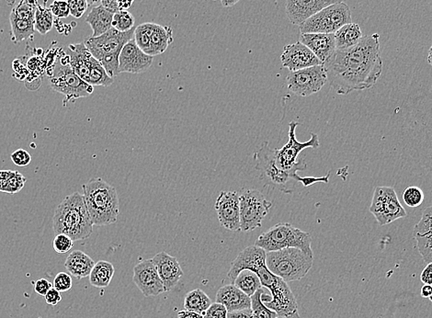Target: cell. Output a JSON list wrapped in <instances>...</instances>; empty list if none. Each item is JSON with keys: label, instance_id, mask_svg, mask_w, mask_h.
I'll return each mask as SVG.
<instances>
[{"label": "cell", "instance_id": "6da1fadb", "mask_svg": "<svg viewBox=\"0 0 432 318\" xmlns=\"http://www.w3.org/2000/svg\"><path fill=\"white\" fill-rule=\"evenodd\" d=\"M323 66L338 95L373 88L383 73L380 35H365L352 47L336 49Z\"/></svg>", "mask_w": 432, "mask_h": 318}, {"label": "cell", "instance_id": "7a4b0ae2", "mask_svg": "<svg viewBox=\"0 0 432 318\" xmlns=\"http://www.w3.org/2000/svg\"><path fill=\"white\" fill-rule=\"evenodd\" d=\"M267 252L262 247L249 246L242 250L231 264L227 273L230 284L242 271L249 270L256 273L262 282V286L270 291L271 298L265 302L268 308L276 312L281 317L300 318L299 317L297 302L288 282L271 273L266 264Z\"/></svg>", "mask_w": 432, "mask_h": 318}, {"label": "cell", "instance_id": "3957f363", "mask_svg": "<svg viewBox=\"0 0 432 318\" xmlns=\"http://www.w3.org/2000/svg\"><path fill=\"white\" fill-rule=\"evenodd\" d=\"M53 229L56 235L65 234L73 241L85 240L93 232V223L80 192L69 195L54 210Z\"/></svg>", "mask_w": 432, "mask_h": 318}, {"label": "cell", "instance_id": "277c9868", "mask_svg": "<svg viewBox=\"0 0 432 318\" xmlns=\"http://www.w3.org/2000/svg\"><path fill=\"white\" fill-rule=\"evenodd\" d=\"M83 196L93 225L115 224L119 216V198L115 188L100 178L89 179L82 186Z\"/></svg>", "mask_w": 432, "mask_h": 318}, {"label": "cell", "instance_id": "5b68a950", "mask_svg": "<svg viewBox=\"0 0 432 318\" xmlns=\"http://www.w3.org/2000/svg\"><path fill=\"white\" fill-rule=\"evenodd\" d=\"M135 30L126 32L117 31L114 28L98 37H91L85 40V45L104 67L109 76L115 78L119 72V56L122 47L134 39Z\"/></svg>", "mask_w": 432, "mask_h": 318}, {"label": "cell", "instance_id": "8992f818", "mask_svg": "<svg viewBox=\"0 0 432 318\" xmlns=\"http://www.w3.org/2000/svg\"><path fill=\"white\" fill-rule=\"evenodd\" d=\"M313 263L314 256L296 247L267 252L266 256L269 270L286 282L303 279L311 270Z\"/></svg>", "mask_w": 432, "mask_h": 318}, {"label": "cell", "instance_id": "52a82bcc", "mask_svg": "<svg viewBox=\"0 0 432 318\" xmlns=\"http://www.w3.org/2000/svg\"><path fill=\"white\" fill-rule=\"evenodd\" d=\"M255 246L262 247L266 252L296 247L314 256L310 234L304 232L288 223H279L262 234L258 238Z\"/></svg>", "mask_w": 432, "mask_h": 318}, {"label": "cell", "instance_id": "ba28073f", "mask_svg": "<svg viewBox=\"0 0 432 318\" xmlns=\"http://www.w3.org/2000/svg\"><path fill=\"white\" fill-rule=\"evenodd\" d=\"M65 58L59 60L54 66L52 76L49 78L51 88L66 97V100H76L80 98L91 96L94 91V87L89 85L81 80L69 64V56L67 61Z\"/></svg>", "mask_w": 432, "mask_h": 318}, {"label": "cell", "instance_id": "9c48e42d", "mask_svg": "<svg viewBox=\"0 0 432 318\" xmlns=\"http://www.w3.org/2000/svg\"><path fill=\"white\" fill-rule=\"evenodd\" d=\"M352 23V12L343 3L332 5L307 19L299 25L301 34H335L341 27Z\"/></svg>", "mask_w": 432, "mask_h": 318}, {"label": "cell", "instance_id": "30bf717a", "mask_svg": "<svg viewBox=\"0 0 432 318\" xmlns=\"http://www.w3.org/2000/svg\"><path fill=\"white\" fill-rule=\"evenodd\" d=\"M238 194L242 232H251L262 227L273 203L258 190L243 189Z\"/></svg>", "mask_w": 432, "mask_h": 318}, {"label": "cell", "instance_id": "8fae6325", "mask_svg": "<svg viewBox=\"0 0 432 318\" xmlns=\"http://www.w3.org/2000/svg\"><path fill=\"white\" fill-rule=\"evenodd\" d=\"M299 126V122H291L289 124V140L286 145L282 146L281 149H275L276 164L280 170L288 171V172L293 174L297 173L298 171L306 170V163L304 159H299V154L304 149L306 148H319L320 142L319 135L317 134H311L310 139L306 142H299L296 139L295 130Z\"/></svg>", "mask_w": 432, "mask_h": 318}, {"label": "cell", "instance_id": "7c38bea8", "mask_svg": "<svg viewBox=\"0 0 432 318\" xmlns=\"http://www.w3.org/2000/svg\"><path fill=\"white\" fill-rule=\"evenodd\" d=\"M253 159L255 168L259 171L260 179L284 194H292L293 190L288 188L287 184L290 181H295L297 174L293 175L277 167L275 149L271 148L269 144L266 142L254 154Z\"/></svg>", "mask_w": 432, "mask_h": 318}, {"label": "cell", "instance_id": "4fadbf2b", "mask_svg": "<svg viewBox=\"0 0 432 318\" xmlns=\"http://www.w3.org/2000/svg\"><path fill=\"white\" fill-rule=\"evenodd\" d=\"M370 212L380 225H389L407 216L393 187L376 188Z\"/></svg>", "mask_w": 432, "mask_h": 318}, {"label": "cell", "instance_id": "5bb4252c", "mask_svg": "<svg viewBox=\"0 0 432 318\" xmlns=\"http://www.w3.org/2000/svg\"><path fill=\"white\" fill-rule=\"evenodd\" d=\"M327 82V71L323 65L290 72L286 78L288 89L301 97L317 93Z\"/></svg>", "mask_w": 432, "mask_h": 318}, {"label": "cell", "instance_id": "9a60e30c", "mask_svg": "<svg viewBox=\"0 0 432 318\" xmlns=\"http://www.w3.org/2000/svg\"><path fill=\"white\" fill-rule=\"evenodd\" d=\"M220 225L233 232L241 231L238 192H222L214 205Z\"/></svg>", "mask_w": 432, "mask_h": 318}, {"label": "cell", "instance_id": "2e32d148", "mask_svg": "<svg viewBox=\"0 0 432 318\" xmlns=\"http://www.w3.org/2000/svg\"><path fill=\"white\" fill-rule=\"evenodd\" d=\"M133 281L146 297L166 293L164 284L152 260H143L135 266Z\"/></svg>", "mask_w": 432, "mask_h": 318}, {"label": "cell", "instance_id": "e0dca14e", "mask_svg": "<svg viewBox=\"0 0 432 318\" xmlns=\"http://www.w3.org/2000/svg\"><path fill=\"white\" fill-rule=\"evenodd\" d=\"M153 61L154 56L144 53L135 39H132L122 47L120 54L119 72L142 74L150 69Z\"/></svg>", "mask_w": 432, "mask_h": 318}, {"label": "cell", "instance_id": "ac0fdd59", "mask_svg": "<svg viewBox=\"0 0 432 318\" xmlns=\"http://www.w3.org/2000/svg\"><path fill=\"white\" fill-rule=\"evenodd\" d=\"M343 2L345 0H286L285 12L290 23L299 26L326 8Z\"/></svg>", "mask_w": 432, "mask_h": 318}, {"label": "cell", "instance_id": "d6986e66", "mask_svg": "<svg viewBox=\"0 0 432 318\" xmlns=\"http://www.w3.org/2000/svg\"><path fill=\"white\" fill-rule=\"evenodd\" d=\"M281 62L282 67L289 69L291 72L323 65L313 52L300 41L284 46Z\"/></svg>", "mask_w": 432, "mask_h": 318}, {"label": "cell", "instance_id": "ffe728a7", "mask_svg": "<svg viewBox=\"0 0 432 318\" xmlns=\"http://www.w3.org/2000/svg\"><path fill=\"white\" fill-rule=\"evenodd\" d=\"M152 262L156 266L157 273L164 284L166 292H170L183 276V271L178 260L168 254L167 252H160L152 259Z\"/></svg>", "mask_w": 432, "mask_h": 318}, {"label": "cell", "instance_id": "44dd1931", "mask_svg": "<svg viewBox=\"0 0 432 318\" xmlns=\"http://www.w3.org/2000/svg\"><path fill=\"white\" fill-rule=\"evenodd\" d=\"M413 236L421 257L426 262H432V206L424 210L420 221L415 225Z\"/></svg>", "mask_w": 432, "mask_h": 318}, {"label": "cell", "instance_id": "7402d4cb", "mask_svg": "<svg viewBox=\"0 0 432 318\" xmlns=\"http://www.w3.org/2000/svg\"><path fill=\"white\" fill-rule=\"evenodd\" d=\"M300 42L307 46L324 64L336 51L334 34H301Z\"/></svg>", "mask_w": 432, "mask_h": 318}, {"label": "cell", "instance_id": "603a6c76", "mask_svg": "<svg viewBox=\"0 0 432 318\" xmlns=\"http://www.w3.org/2000/svg\"><path fill=\"white\" fill-rule=\"evenodd\" d=\"M69 64L73 71L81 78V80L89 82V71H91V64L93 56L87 48L85 43H80L75 45H69Z\"/></svg>", "mask_w": 432, "mask_h": 318}, {"label": "cell", "instance_id": "cb8c5ba5", "mask_svg": "<svg viewBox=\"0 0 432 318\" xmlns=\"http://www.w3.org/2000/svg\"><path fill=\"white\" fill-rule=\"evenodd\" d=\"M216 303L222 304L228 313L251 308V299L235 284L225 285L216 293Z\"/></svg>", "mask_w": 432, "mask_h": 318}, {"label": "cell", "instance_id": "d4e9b609", "mask_svg": "<svg viewBox=\"0 0 432 318\" xmlns=\"http://www.w3.org/2000/svg\"><path fill=\"white\" fill-rule=\"evenodd\" d=\"M96 262L81 250H74L67 258L65 267L73 277L78 280L91 275Z\"/></svg>", "mask_w": 432, "mask_h": 318}, {"label": "cell", "instance_id": "484cf974", "mask_svg": "<svg viewBox=\"0 0 432 318\" xmlns=\"http://www.w3.org/2000/svg\"><path fill=\"white\" fill-rule=\"evenodd\" d=\"M113 15L102 5L92 8L86 18V23H89L93 32L92 37L100 36L113 28Z\"/></svg>", "mask_w": 432, "mask_h": 318}, {"label": "cell", "instance_id": "4316f807", "mask_svg": "<svg viewBox=\"0 0 432 318\" xmlns=\"http://www.w3.org/2000/svg\"><path fill=\"white\" fill-rule=\"evenodd\" d=\"M173 41V30L171 27L154 23L151 32L150 56H156L165 53Z\"/></svg>", "mask_w": 432, "mask_h": 318}, {"label": "cell", "instance_id": "83f0119b", "mask_svg": "<svg viewBox=\"0 0 432 318\" xmlns=\"http://www.w3.org/2000/svg\"><path fill=\"white\" fill-rule=\"evenodd\" d=\"M337 49H347L357 45L361 38L363 32L359 24L350 23L346 24L335 32Z\"/></svg>", "mask_w": 432, "mask_h": 318}, {"label": "cell", "instance_id": "f1b7e54d", "mask_svg": "<svg viewBox=\"0 0 432 318\" xmlns=\"http://www.w3.org/2000/svg\"><path fill=\"white\" fill-rule=\"evenodd\" d=\"M114 267L111 262L100 260L95 264L89 275V282L93 287L104 289L111 284L114 275Z\"/></svg>", "mask_w": 432, "mask_h": 318}, {"label": "cell", "instance_id": "f546056e", "mask_svg": "<svg viewBox=\"0 0 432 318\" xmlns=\"http://www.w3.org/2000/svg\"><path fill=\"white\" fill-rule=\"evenodd\" d=\"M12 26V42L19 43L23 42L34 34V21L21 20L12 12L10 16Z\"/></svg>", "mask_w": 432, "mask_h": 318}, {"label": "cell", "instance_id": "4dcf8cb0", "mask_svg": "<svg viewBox=\"0 0 432 318\" xmlns=\"http://www.w3.org/2000/svg\"><path fill=\"white\" fill-rule=\"evenodd\" d=\"M211 304L210 297L201 289L192 291L185 296L184 308L189 310V311L199 313L203 315L211 306Z\"/></svg>", "mask_w": 432, "mask_h": 318}, {"label": "cell", "instance_id": "1f68e13d", "mask_svg": "<svg viewBox=\"0 0 432 318\" xmlns=\"http://www.w3.org/2000/svg\"><path fill=\"white\" fill-rule=\"evenodd\" d=\"M234 284L249 297H251L258 290L262 287L257 274L249 270L242 271L236 277Z\"/></svg>", "mask_w": 432, "mask_h": 318}, {"label": "cell", "instance_id": "d6a6232c", "mask_svg": "<svg viewBox=\"0 0 432 318\" xmlns=\"http://www.w3.org/2000/svg\"><path fill=\"white\" fill-rule=\"evenodd\" d=\"M114 78L109 76L104 67L95 57L92 58L91 71H89V82L92 87L102 86L109 87L113 85Z\"/></svg>", "mask_w": 432, "mask_h": 318}, {"label": "cell", "instance_id": "836d02e7", "mask_svg": "<svg viewBox=\"0 0 432 318\" xmlns=\"http://www.w3.org/2000/svg\"><path fill=\"white\" fill-rule=\"evenodd\" d=\"M54 27V15L52 13L50 8H45L37 5L36 12H35L34 17V28L35 31L39 32L40 34L45 35L53 29Z\"/></svg>", "mask_w": 432, "mask_h": 318}, {"label": "cell", "instance_id": "e575fe53", "mask_svg": "<svg viewBox=\"0 0 432 318\" xmlns=\"http://www.w3.org/2000/svg\"><path fill=\"white\" fill-rule=\"evenodd\" d=\"M153 26V23H145L140 24L135 30V43L138 47L148 56H150L151 52V32Z\"/></svg>", "mask_w": 432, "mask_h": 318}, {"label": "cell", "instance_id": "d590c367", "mask_svg": "<svg viewBox=\"0 0 432 318\" xmlns=\"http://www.w3.org/2000/svg\"><path fill=\"white\" fill-rule=\"evenodd\" d=\"M265 292L263 288L258 290L253 295L251 296V310L256 318H276L278 317L276 312L268 308L262 300V293Z\"/></svg>", "mask_w": 432, "mask_h": 318}, {"label": "cell", "instance_id": "8d00e7d4", "mask_svg": "<svg viewBox=\"0 0 432 318\" xmlns=\"http://www.w3.org/2000/svg\"><path fill=\"white\" fill-rule=\"evenodd\" d=\"M135 19L128 10H119L114 13L113 28L118 32H126L135 28Z\"/></svg>", "mask_w": 432, "mask_h": 318}, {"label": "cell", "instance_id": "74e56055", "mask_svg": "<svg viewBox=\"0 0 432 318\" xmlns=\"http://www.w3.org/2000/svg\"><path fill=\"white\" fill-rule=\"evenodd\" d=\"M37 5L36 0H21V3L12 10V12L21 20L34 21Z\"/></svg>", "mask_w": 432, "mask_h": 318}, {"label": "cell", "instance_id": "f35d334b", "mask_svg": "<svg viewBox=\"0 0 432 318\" xmlns=\"http://www.w3.org/2000/svg\"><path fill=\"white\" fill-rule=\"evenodd\" d=\"M403 201L409 207L416 208L422 205L424 194L422 190L417 186H410L405 190Z\"/></svg>", "mask_w": 432, "mask_h": 318}, {"label": "cell", "instance_id": "ab89813d", "mask_svg": "<svg viewBox=\"0 0 432 318\" xmlns=\"http://www.w3.org/2000/svg\"><path fill=\"white\" fill-rule=\"evenodd\" d=\"M26 181L25 177L21 175L19 171H16L14 176L10 178L9 181H7L6 186H5L2 192H6V194H18L19 192L23 189Z\"/></svg>", "mask_w": 432, "mask_h": 318}, {"label": "cell", "instance_id": "60d3db41", "mask_svg": "<svg viewBox=\"0 0 432 318\" xmlns=\"http://www.w3.org/2000/svg\"><path fill=\"white\" fill-rule=\"evenodd\" d=\"M73 246H74V241L70 236L65 235V234H58L53 241L54 251L58 254H65V253L70 251Z\"/></svg>", "mask_w": 432, "mask_h": 318}, {"label": "cell", "instance_id": "b9f144b4", "mask_svg": "<svg viewBox=\"0 0 432 318\" xmlns=\"http://www.w3.org/2000/svg\"><path fill=\"white\" fill-rule=\"evenodd\" d=\"M72 285V277L69 273H59L54 277L53 287L60 293L69 292L71 289Z\"/></svg>", "mask_w": 432, "mask_h": 318}, {"label": "cell", "instance_id": "7bdbcfd3", "mask_svg": "<svg viewBox=\"0 0 432 318\" xmlns=\"http://www.w3.org/2000/svg\"><path fill=\"white\" fill-rule=\"evenodd\" d=\"M67 1L69 4L70 15L76 19L82 17L89 7L87 0H67Z\"/></svg>", "mask_w": 432, "mask_h": 318}, {"label": "cell", "instance_id": "ee69618b", "mask_svg": "<svg viewBox=\"0 0 432 318\" xmlns=\"http://www.w3.org/2000/svg\"><path fill=\"white\" fill-rule=\"evenodd\" d=\"M50 10L56 18L63 19L70 15L69 4L67 0H54L50 6Z\"/></svg>", "mask_w": 432, "mask_h": 318}, {"label": "cell", "instance_id": "f6af8a7d", "mask_svg": "<svg viewBox=\"0 0 432 318\" xmlns=\"http://www.w3.org/2000/svg\"><path fill=\"white\" fill-rule=\"evenodd\" d=\"M12 161L18 167H27L32 162V156L25 149H18L10 156Z\"/></svg>", "mask_w": 432, "mask_h": 318}, {"label": "cell", "instance_id": "bcb514c9", "mask_svg": "<svg viewBox=\"0 0 432 318\" xmlns=\"http://www.w3.org/2000/svg\"><path fill=\"white\" fill-rule=\"evenodd\" d=\"M228 311L222 304H212L207 311L203 315V318H227Z\"/></svg>", "mask_w": 432, "mask_h": 318}, {"label": "cell", "instance_id": "7dc6e473", "mask_svg": "<svg viewBox=\"0 0 432 318\" xmlns=\"http://www.w3.org/2000/svg\"><path fill=\"white\" fill-rule=\"evenodd\" d=\"M330 173H328L325 177H321V178H315V177H306V178H303V177L296 175L295 181L301 182L304 187H309L311 186V185L317 183V182H324V183H328V181H330Z\"/></svg>", "mask_w": 432, "mask_h": 318}, {"label": "cell", "instance_id": "c3c4849f", "mask_svg": "<svg viewBox=\"0 0 432 318\" xmlns=\"http://www.w3.org/2000/svg\"><path fill=\"white\" fill-rule=\"evenodd\" d=\"M53 288V284L45 278L38 280L34 284V291L37 295L45 296Z\"/></svg>", "mask_w": 432, "mask_h": 318}, {"label": "cell", "instance_id": "681fc988", "mask_svg": "<svg viewBox=\"0 0 432 318\" xmlns=\"http://www.w3.org/2000/svg\"><path fill=\"white\" fill-rule=\"evenodd\" d=\"M45 299L46 304H49V306H56L62 301L61 293L53 287L46 293Z\"/></svg>", "mask_w": 432, "mask_h": 318}, {"label": "cell", "instance_id": "f907efd6", "mask_svg": "<svg viewBox=\"0 0 432 318\" xmlns=\"http://www.w3.org/2000/svg\"><path fill=\"white\" fill-rule=\"evenodd\" d=\"M227 318H256L251 308L228 313Z\"/></svg>", "mask_w": 432, "mask_h": 318}, {"label": "cell", "instance_id": "816d5d0a", "mask_svg": "<svg viewBox=\"0 0 432 318\" xmlns=\"http://www.w3.org/2000/svg\"><path fill=\"white\" fill-rule=\"evenodd\" d=\"M420 280L424 284L432 285V262L428 263V265L424 268L420 274Z\"/></svg>", "mask_w": 432, "mask_h": 318}, {"label": "cell", "instance_id": "f5cc1de1", "mask_svg": "<svg viewBox=\"0 0 432 318\" xmlns=\"http://www.w3.org/2000/svg\"><path fill=\"white\" fill-rule=\"evenodd\" d=\"M100 5L113 14L120 10L117 0H102Z\"/></svg>", "mask_w": 432, "mask_h": 318}, {"label": "cell", "instance_id": "db71d44e", "mask_svg": "<svg viewBox=\"0 0 432 318\" xmlns=\"http://www.w3.org/2000/svg\"><path fill=\"white\" fill-rule=\"evenodd\" d=\"M178 318H203V315L199 313L184 309L178 313Z\"/></svg>", "mask_w": 432, "mask_h": 318}, {"label": "cell", "instance_id": "11a10c76", "mask_svg": "<svg viewBox=\"0 0 432 318\" xmlns=\"http://www.w3.org/2000/svg\"><path fill=\"white\" fill-rule=\"evenodd\" d=\"M135 0H117L120 10H127L134 4Z\"/></svg>", "mask_w": 432, "mask_h": 318}, {"label": "cell", "instance_id": "9f6ffc18", "mask_svg": "<svg viewBox=\"0 0 432 318\" xmlns=\"http://www.w3.org/2000/svg\"><path fill=\"white\" fill-rule=\"evenodd\" d=\"M421 296L423 298H429L432 295V285L424 284L420 291Z\"/></svg>", "mask_w": 432, "mask_h": 318}, {"label": "cell", "instance_id": "6f0895ef", "mask_svg": "<svg viewBox=\"0 0 432 318\" xmlns=\"http://www.w3.org/2000/svg\"><path fill=\"white\" fill-rule=\"evenodd\" d=\"M16 171L12 170H0V179L3 181H9L10 178L14 176Z\"/></svg>", "mask_w": 432, "mask_h": 318}, {"label": "cell", "instance_id": "680465c9", "mask_svg": "<svg viewBox=\"0 0 432 318\" xmlns=\"http://www.w3.org/2000/svg\"><path fill=\"white\" fill-rule=\"evenodd\" d=\"M239 1H240V0H221V3L223 7L230 8L235 6Z\"/></svg>", "mask_w": 432, "mask_h": 318}, {"label": "cell", "instance_id": "91938a15", "mask_svg": "<svg viewBox=\"0 0 432 318\" xmlns=\"http://www.w3.org/2000/svg\"><path fill=\"white\" fill-rule=\"evenodd\" d=\"M87 1H88L89 3V6H94L96 7L98 4L100 3V1H102V0H87Z\"/></svg>", "mask_w": 432, "mask_h": 318}, {"label": "cell", "instance_id": "94428289", "mask_svg": "<svg viewBox=\"0 0 432 318\" xmlns=\"http://www.w3.org/2000/svg\"><path fill=\"white\" fill-rule=\"evenodd\" d=\"M428 63L432 67V45L431 46V48H429V50Z\"/></svg>", "mask_w": 432, "mask_h": 318}, {"label": "cell", "instance_id": "6125c7cd", "mask_svg": "<svg viewBox=\"0 0 432 318\" xmlns=\"http://www.w3.org/2000/svg\"><path fill=\"white\" fill-rule=\"evenodd\" d=\"M276 318H292V317H281V315H278V317H277Z\"/></svg>", "mask_w": 432, "mask_h": 318}, {"label": "cell", "instance_id": "be15d7a7", "mask_svg": "<svg viewBox=\"0 0 432 318\" xmlns=\"http://www.w3.org/2000/svg\"><path fill=\"white\" fill-rule=\"evenodd\" d=\"M429 301H431V303H432V295H431V297H429Z\"/></svg>", "mask_w": 432, "mask_h": 318}, {"label": "cell", "instance_id": "e7e4bbea", "mask_svg": "<svg viewBox=\"0 0 432 318\" xmlns=\"http://www.w3.org/2000/svg\"><path fill=\"white\" fill-rule=\"evenodd\" d=\"M214 1H216V0H214Z\"/></svg>", "mask_w": 432, "mask_h": 318}]
</instances>
